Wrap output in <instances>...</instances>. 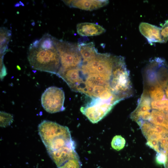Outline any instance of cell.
Listing matches in <instances>:
<instances>
[{"label": "cell", "instance_id": "cell-1", "mask_svg": "<svg viewBox=\"0 0 168 168\" xmlns=\"http://www.w3.org/2000/svg\"><path fill=\"white\" fill-rule=\"evenodd\" d=\"M38 129L49 156L57 167L79 158L68 127L44 120L39 125Z\"/></svg>", "mask_w": 168, "mask_h": 168}, {"label": "cell", "instance_id": "cell-2", "mask_svg": "<svg viewBox=\"0 0 168 168\" xmlns=\"http://www.w3.org/2000/svg\"><path fill=\"white\" fill-rule=\"evenodd\" d=\"M38 39L34 40L28 49L27 58L31 67L35 69L57 75L61 67L59 55L56 48H41Z\"/></svg>", "mask_w": 168, "mask_h": 168}, {"label": "cell", "instance_id": "cell-3", "mask_svg": "<svg viewBox=\"0 0 168 168\" xmlns=\"http://www.w3.org/2000/svg\"><path fill=\"white\" fill-rule=\"evenodd\" d=\"M111 84L113 92L121 100L133 95L129 72L122 56H115Z\"/></svg>", "mask_w": 168, "mask_h": 168}, {"label": "cell", "instance_id": "cell-4", "mask_svg": "<svg viewBox=\"0 0 168 168\" xmlns=\"http://www.w3.org/2000/svg\"><path fill=\"white\" fill-rule=\"evenodd\" d=\"M115 56L109 53H98L93 58L82 62L80 68L82 75L95 74L109 80L112 79Z\"/></svg>", "mask_w": 168, "mask_h": 168}, {"label": "cell", "instance_id": "cell-5", "mask_svg": "<svg viewBox=\"0 0 168 168\" xmlns=\"http://www.w3.org/2000/svg\"><path fill=\"white\" fill-rule=\"evenodd\" d=\"M54 41L60 57V70L80 67L82 58L77 44L58 40L54 37Z\"/></svg>", "mask_w": 168, "mask_h": 168}, {"label": "cell", "instance_id": "cell-6", "mask_svg": "<svg viewBox=\"0 0 168 168\" xmlns=\"http://www.w3.org/2000/svg\"><path fill=\"white\" fill-rule=\"evenodd\" d=\"M117 103L113 100L94 98L80 108L82 113L92 123L103 118Z\"/></svg>", "mask_w": 168, "mask_h": 168}, {"label": "cell", "instance_id": "cell-7", "mask_svg": "<svg viewBox=\"0 0 168 168\" xmlns=\"http://www.w3.org/2000/svg\"><path fill=\"white\" fill-rule=\"evenodd\" d=\"M65 94L60 88L52 86L47 88L42 95L41 103L47 112L54 113L64 111Z\"/></svg>", "mask_w": 168, "mask_h": 168}, {"label": "cell", "instance_id": "cell-8", "mask_svg": "<svg viewBox=\"0 0 168 168\" xmlns=\"http://www.w3.org/2000/svg\"><path fill=\"white\" fill-rule=\"evenodd\" d=\"M142 34L151 44L154 43H163L161 36V28L146 22H142L139 26Z\"/></svg>", "mask_w": 168, "mask_h": 168}, {"label": "cell", "instance_id": "cell-9", "mask_svg": "<svg viewBox=\"0 0 168 168\" xmlns=\"http://www.w3.org/2000/svg\"><path fill=\"white\" fill-rule=\"evenodd\" d=\"M70 7L76 8L85 10L91 11L106 5L108 0H63Z\"/></svg>", "mask_w": 168, "mask_h": 168}, {"label": "cell", "instance_id": "cell-10", "mask_svg": "<svg viewBox=\"0 0 168 168\" xmlns=\"http://www.w3.org/2000/svg\"><path fill=\"white\" fill-rule=\"evenodd\" d=\"M77 30L78 34L83 36L97 35L104 33L106 31L104 28L98 25L87 22L77 24Z\"/></svg>", "mask_w": 168, "mask_h": 168}, {"label": "cell", "instance_id": "cell-11", "mask_svg": "<svg viewBox=\"0 0 168 168\" xmlns=\"http://www.w3.org/2000/svg\"><path fill=\"white\" fill-rule=\"evenodd\" d=\"M82 58V62L89 61L95 58L99 53L93 42H80L77 44Z\"/></svg>", "mask_w": 168, "mask_h": 168}, {"label": "cell", "instance_id": "cell-12", "mask_svg": "<svg viewBox=\"0 0 168 168\" xmlns=\"http://www.w3.org/2000/svg\"><path fill=\"white\" fill-rule=\"evenodd\" d=\"M151 113L149 122L155 125L164 127L167 130L168 125V115L163 112L152 110Z\"/></svg>", "mask_w": 168, "mask_h": 168}, {"label": "cell", "instance_id": "cell-13", "mask_svg": "<svg viewBox=\"0 0 168 168\" xmlns=\"http://www.w3.org/2000/svg\"><path fill=\"white\" fill-rule=\"evenodd\" d=\"M11 36V31L5 27L0 28V53L3 55L7 49V44Z\"/></svg>", "mask_w": 168, "mask_h": 168}, {"label": "cell", "instance_id": "cell-14", "mask_svg": "<svg viewBox=\"0 0 168 168\" xmlns=\"http://www.w3.org/2000/svg\"><path fill=\"white\" fill-rule=\"evenodd\" d=\"M125 144V140L120 135H116L113 138L111 142L112 148L114 149L119 151L122 149Z\"/></svg>", "mask_w": 168, "mask_h": 168}, {"label": "cell", "instance_id": "cell-15", "mask_svg": "<svg viewBox=\"0 0 168 168\" xmlns=\"http://www.w3.org/2000/svg\"><path fill=\"white\" fill-rule=\"evenodd\" d=\"M0 116V126L6 127L10 125L13 122V115L1 111Z\"/></svg>", "mask_w": 168, "mask_h": 168}, {"label": "cell", "instance_id": "cell-16", "mask_svg": "<svg viewBox=\"0 0 168 168\" xmlns=\"http://www.w3.org/2000/svg\"><path fill=\"white\" fill-rule=\"evenodd\" d=\"M167 154L166 152L163 149H161L159 152H157L156 160V162L159 164L165 165L167 161Z\"/></svg>", "mask_w": 168, "mask_h": 168}, {"label": "cell", "instance_id": "cell-17", "mask_svg": "<svg viewBox=\"0 0 168 168\" xmlns=\"http://www.w3.org/2000/svg\"><path fill=\"white\" fill-rule=\"evenodd\" d=\"M161 36L163 43L166 42L168 40V20L161 28Z\"/></svg>", "mask_w": 168, "mask_h": 168}, {"label": "cell", "instance_id": "cell-18", "mask_svg": "<svg viewBox=\"0 0 168 168\" xmlns=\"http://www.w3.org/2000/svg\"><path fill=\"white\" fill-rule=\"evenodd\" d=\"M146 145L151 148L153 149L157 152H159V141L157 139H150L147 140Z\"/></svg>", "mask_w": 168, "mask_h": 168}, {"label": "cell", "instance_id": "cell-19", "mask_svg": "<svg viewBox=\"0 0 168 168\" xmlns=\"http://www.w3.org/2000/svg\"><path fill=\"white\" fill-rule=\"evenodd\" d=\"M164 91L166 96L167 99H168V85L165 88Z\"/></svg>", "mask_w": 168, "mask_h": 168}, {"label": "cell", "instance_id": "cell-20", "mask_svg": "<svg viewBox=\"0 0 168 168\" xmlns=\"http://www.w3.org/2000/svg\"><path fill=\"white\" fill-rule=\"evenodd\" d=\"M20 3H19L18 2H17L16 3L15 5H14V6L15 7H18L20 5Z\"/></svg>", "mask_w": 168, "mask_h": 168}, {"label": "cell", "instance_id": "cell-21", "mask_svg": "<svg viewBox=\"0 0 168 168\" xmlns=\"http://www.w3.org/2000/svg\"><path fill=\"white\" fill-rule=\"evenodd\" d=\"M167 130H168V128H167Z\"/></svg>", "mask_w": 168, "mask_h": 168}]
</instances>
